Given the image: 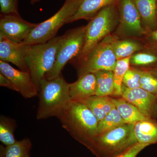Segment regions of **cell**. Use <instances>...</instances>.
<instances>
[{
	"mask_svg": "<svg viewBox=\"0 0 157 157\" xmlns=\"http://www.w3.org/2000/svg\"><path fill=\"white\" fill-rule=\"evenodd\" d=\"M56 117L72 137L90 150L98 135L99 121L88 107L81 102L71 100Z\"/></svg>",
	"mask_w": 157,
	"mask_h": 157,
	"instance_id": "6da1fadb",
	"label": "cell"
},
{
	"mask_svg": "<svg viewBox=\"0 0 157 157\" xmlns=\"http://www.w3.org/2000/svg\"><path fill=\"white\" fill-rule=\"evenodd\" d=\"M118 23L117 4L107 6L99 11L86 25L84 44L81 52L70 63L77 66L83 61L98 44L114 33Z\"/></svg>",
	"mask_w": 157,
	"mask_h": 157,
	"instance_id": "7a4b0ae2",
	"label": "cell"
},
{
	"mask_svg": "<svg viewBox=\"0 0 157 157\" xmlns=\"http://www.w3.org/2000/svg\"><path fill=\"white\" fill-rule=\"evenodd\" d=\"M36 119L42 120L56 117L71 101L70 86L62 74L53 79L44 78L39 85Z\"/></svg>",
	"mask_w": 157,
	"mask_h": 157,
	"instance_id": "3957f363",
	"label": "cell"
},
{
	"mask_svg": "<svg viewBox=\"0 0 157 157\" xmlns=\"http://www.w3.org/2000/svg\"><path fill=\"white\" fill-rule=\"evenodd\" d=\"M62 36L54 37L42 44L29 45L27 52V64L29 72L38 91L41 81L53 67L60 45Z\"/></svg>",
	"mask_w": 157,
	"mask_h": 157,
	"instance_id": "277c9868",
	"label": "cell"
},
{
	"mask_svg": "<svg viewBox=\"0 0 157 157\" xmlns=\"http://www.w3.org/2000/svg\"><path fill=\"white\" fill-rule=\"evenodd\" d=\"M82 0H66L63 5L54 15L40 23L31 32L23 42L28 45L42 44L54 37L60 29L73 16Z\"/></svg>",
	"mask_w": 157,
	"mask_h": 157,
	"instance_id": "5b68a950",
	"label": "cell"
},
{
	"mask_svg": "<svg viewBox=\"0 0 157 157\" xmlns=\"http://www.w3.org/2000/svg\"><path fill=\"white\" fill-rule=\"evenodd\" d=\"M134 125L125 124L97 135L90 150L98 157H101L102 155L115 156L135 144L133 136Z\"/></svg>",
	"mask_w": 157,
	"mask_h": 157,
	"instance_id": "8992f818",
	"label": "cell"
},
{
	"mask_svg": "<svg viewBox=\"0 0 157 157\" xmlns=\"http://www.w3.org/2000/svg\"><path fill=\"white\" fill-rule=\"evenodd\" d=\"M86 29V25L82 26L67 31L62 36L55 63L45 78L50 80L58 77L66 64L78 56L84 45Z\"/></svg>",
	"mask_w": 157,
	"mask_h": 157,
	"instance_id": "52a82bcc",
	"label": "cell"
},
{
	"mask_svg": "<svg viewBox=\"0 0 157 157\" xmlns=\"http://www.w3.org/2000/svg\"><path fill=\"white\" fill-rule=\"evenodd\" d=\"M116 39L111 34L94 48L85 59L77 65L78 77L100 70L113 71L117 61L113 49Z\"/></svg>",
	"mask_w": 157,
	"mask_h": 157,
	"instance_id": "ba28073f",
	"label": "cell"
},
{
	"mask_svg": "<svg viewBox=\"0 0 157 157\" xmlns=\"http://www.w3.org/2000/svg\"><path fill=\"white\" fill-rule=\"evenodd\" d=\"M119 23L112 35L118 39H142L147 35L134 0H120L117 4Z\"/></svg>",
	"mask_w": 157,
	"mask_h": 157,
	"instance_id": "9c48e42d",
	"label": "cell"
},
{
	"mask_svg": "<svg viewBox=\"0 0 157 157\" xmlns=\"http://www.w3.org/2000/svg\"><path fill=\"white\" fill-rule=\"evenodd\" d=\"M37 25L25 20L19 14L0 15V34L14 42H23Z\"/></svg>",
	"mask_w": 157,
	"mask_h": 157,
	"instance_id": "30bf717a",
	"label": "cell"
},
{
	"mask_svg": "<svg viewBox=\"0 0 157 157\" xmlns=\"http://www.w3.org/2000/svg\"><path fill=\"white\" fill-rule=\"evenodd\" d=\"M0 73L6 76L14 86L15 91L25 99L34 98L39 91L29 72L17 70L9 63L0 60Z\"/></svg>",
	"mask_w": 157,
	"mask_h": 157,
	"instance_id": "8fae6325",
	"label": "cell"
},
{
	"mask_svg": "<svg viewBox=\"0 0 157 157\" xmlns=\"http://www.w3.org/2000/svg\"><path fill=\"white\" fill-rule=\"evenodd\" d=\"M122 98L132 103L144 115L157 119V97L141 88L130 89L123 85Z\"/></svg>",
	"mask_w": 157,
	"mask_h": 157,
	"instance_id": "7c38bea8",
	"label": "cell"
},
{
	"mask_svg": "<svg viewBox=\"0 0 157 157\" xmlns=\"http://www.w3.org/2000/svg\"><path fill=\"white\" fill-rule=\"evenodd\" d=\"M28 47L23 42H14L0 34V60L12 63L19 70L29 72L26 61Z\"/></svg>",
	"mask_w": 157,
	"mask_h": 157,
	"instance_id": "4fadbf2b",
	"label": "cell"
},
{
	"mask_svg": "<svg viewBox=\"0 0 157 157\" xmlns=\"http://www.w3.org/2000/svg\"><path fill=\"white\" fill-rule=\"evenodd\" d=\"M71 100L79 101L96 95V77L94 73H89L78 77L76 81L69 83Z\"/></svg>",
	"mask_w": 157,
	"mask_h": 157,
	"instance_id": "5bb4252c",
	"label": "cell"
},
{
	"mask_svg": "<svg viewBox=\"0 0 157 157\" xmlns=\"http://www.w3.org/2000/svg\"><path fill=\"white\" fill-rule=\"evenodd\" d=\"M120 0H82L78 9L67 24L80 19L90 20L101 10L111 5L117 4Z\"/></svg>",
	"mask_w": 157,
	"mask_h": 157,
	"instance_id": "9a60e30c",
	"label": "cell"
},
{
	"mask_svg": "<svg viewBox=\"0 0 157 157\" xmlns=\"http://www.w3.org/2000/svg\"><path fill=\"white\" fill-rule=\"evenodd\" d=\"M133 136L135 144H157L156 120L147 118L135 124Z\"/></svg>",
	"mask_w": 157,
	"mask_h": 157,
	"instance_id": "2e32d148",
	"label": "cell"
},
{
	"mask_svg": "<svg viewBox=\"0 0 157 157\" xmlns=\"http://www.w3.org/2000/svg\"><path fill=\"white\" fill-rule=\"evenodd\" d=\"M147 33L157 29V0H134Z\"/></svg>",
	"mask_w": 157,
	"mask_h": 157,
	"instance_id": "e0dca14e",
	"label": "cell"
},
{
	"mask_svg": "<svg viewBox=\"0 0 157 157\" xmlns=\"http://www.w3.org/2000/svg\"><path fill=\"white\" fill-rule=\"evenodd\" d=\"M130 66L144 70L157 68V48L147 43L143 49L131 56Z\"/></svg>",
	"mask_w": 157,
	"mask_h": 157,
	"instance_id": "ac0fdd59",
	"label": "cell"
},
{
	"mask_svg": "<svg viewBox=\"0 0 157 157\" xmlns=\"http://www.w3.org/2000/svg\"><path fill=\"white\" fill-rule=\"evenodd\" d=\"M147 43L142 39L128 38L116 39L113 46L117 60L128 57L146 47Z\"/></svg>",
	"mask_w": 157,
	"mask_h": 157,
	"instance_id": "d6986e66",
	"label": "cell"
},
{
	"mask_svg": "<svg viewBox=\"0 0 157 157\" xmlns=\"http://www.w3.org/2000/svg\"><path fill=\"white\" fill-rule=\"evenodd\" d=\"M112 101L126 123L135 125L147 117L144 115L132 103L121 98H112Z\"/></svg>",
	"mask_w": 157,
	"mask_h": 157,
	"instance_id": "ffe728a7",
	"label": "cell"
},
{
	"mask_svg": "<svg viewBox=\"0 0 157 157\" xmlns=\"http://www.w3.org/2000/svg\"><path fill=\"white\" fill-rule=\"evenodd\" d=\"M88 107L100 121L110 112L114 105L112 98L107 97L93 96L79 101Z\"/></svg>",
	"mask_w": 157,
	"mask_h": 157,
	"instance_id": "44dd1931",
	"label": "cell"
},
{
	"mask_svg": "<svg viewBox=\"0 0 157 157\" xmlns=\"http://www.w3.org/2000/svg\"><path fill=\"white\" fill-rule=\"evenodd\" d=\"M96 77V96L107 97L114 94V82L113 71L100 70L94 73Z\"/></svg>",
	"mask_w": 157,
	"mask_h": 157,
	"instance_id": "7402d4cb",
	"label": "cell"
},
{
	"mask_svg": "<svg viewBox=\"0 0 157 157\" xmlns=\"http://www.w3.org/2000/svg\"><path fill=\"white\" fill-rule=\"evenodd\" d=\"M32 141L28 137L6 147L1 145V157H30Z\"/></svg>",
	"mask_w": 157,
	"mask_h": 157,
	"instance_id": "603a6c76",
	"label": "cell"
},
{
	"mask_svg": "<svg viewBox=\"0 0 157 157\" xmlns=\"http://www.w3.org/2000/svg\"><path fill=\"white\" fill-rule=\"evenodd\" d=\"M17 126V123L14 119L1 116L0 141L5 146H10L17 142L14 135V131Z\"/></svg>",
	"mask_w": 157,
	"mask_h": 157,
	"instance_id": "cb8c5ba5",
	"label": "cell"
},
{
	"mask_svg": "<svg viewBox=\"0 0 157 157\" xmlns=\"http://www.w3.org/2000/svg\"><path fill=\"white\" fill-rule=\"evenodd\" d=\"M125 124L126 123L114 106L110 112L103 119L99 121L98 135L104 134Z\"/></svg>",
	"mask_w": 157,
	"mask_h": 157,
	"instance_id": "d4e9b609",
	"label": "cell"
},
{
	"mask_svg": "<svg viewBox=\"0 0 157 157\" xmlns=\"http://www.w3.org/2000/svg\"><path fill=\"white\" fill-rule=\"evenodd\" d=\"M130 58L131 56L117 60V61L115 69L113 71L114 82V91L113 95L117 96L122 95V88L124 76L131 67Z\"/></svg>",
	"mask_w": 157,
	"mask_h": 157,
	"instance_id": "484cf974",
	"label": "cell"
},
{
	"mask_svg": "<svg viewBox=\"0 0 157 157\" xmlns=\"http://www.w3.org/2000/svg\"><path fill=\"white\" fill-rule=\"evenodd\" d=\"M140 88L157 97V77L147 70H141Z\"/></svg>",
	"mask_w": 157,
	"mask_h": 157,
	"instance_id": "4316f807",
	"label": "cell"
},
{
	"mask_svg": "<svg viewBox=\"0 0 157 157\" xmlns=\"http://www.w3.org/2000/svg\"><path fill=\"white\" fill-rule=\"evenodd\" d=\"M141 70L130 67L124 76L123 85L130 89L140 87Z\"/></svg>",
	"mask_w": 157,
	"mask_h": 157,
	"instance_id": "83f0119b",
	"label": "cell"
},
{
	"mask_svg": "<svg viewBox=\"0 0 157 157\" xmlns=\"http://www.w3.org/2000/svg\"><path fill=\"white\" fill-rule=\"evenodd\" d=\"M19 0H0L1 14H19L18 12Z\"/></svg>",
	"mask_w": 157,
	"mask_h": 157,
	"instance_id": "f1b7e54d",
	"label": "cell"
},
{
	"mask_svg": "<svg viewBox=\"0 0 157 157\" xmlns=\"http://www.w3.org/2000/svg\"><path fill=\"white\" fill-rule=\"evenodd\" d=\"M148 146L144 144L136 143L114 157H136L140 151Z\"/></svg>",
	"mask_w": 157,
	"mask_h": 157,
	"instance_id": "f546056e",
	"label": "cell"
},
{
	"mask_svg": "<svg viewBox=\"0 0 157 157\" xmlns=\"http://www.w3.org/2000/svg\"><path fill=\"white\" fill-rule=\"evenodd\" d=\"M144 39L147 44L157 48V29L148 33Z\"/></svg>",
	"mask_w": 157,
	"mask_h": 157,
	"instance_id": "4dcf8cb0",
	"label": "cell"
},
{
	"mask_svg": "<svg viewBox=\"0 0 157 157\" xmlns=\"http://www.w3.org/2000/svg\"><path fill=\"white\" fill-rule=\"evenodd\" d=\"M0 85L1 86L6 87L12 90L15 91L14 86L12 84L11 81L4 74L1 73H0Z\"/></svg>",
	"mask_w": 157,
	"mask_h": 157,
	"instance_id": "1f68e13d",
	"label": "cell"
},
{
	"mask_svg": "<svg viewBox=\"0 0 157 157\" xmlns=\"http://www.w3.org/2000/svg\"><path fill=\"white\" fill-rule=\"evenodd\" d=\"M147 71L150 72V73H151V74H152L153 75H154V76H157V68L153 69V70H147Z\"/></svg>",
	"mask_w": 157,
	"mask_h": 157,
	"instance_id": "d6a6232c",
	"label": "cell"
},
{
	"mask_svg": "<svg viewBox=\"0 0 157 157\" xmlns=\"http://www.w3.org/2000/svg\"><path fill=\"white\" fill-rule=\"evenodd\" d=\"M40 1V0H30V3L31 5H33Z\"/></svg>",
	"mask_w": 157,
	"mask_h": 157,
	"instance_id": "836d02e7",
	"label": "cell"
},
{
	"mask_svg": "<svg viewBox=\"0 0 157 157\" xmlns=\"http://www.w3.org/2000/svg\"></svg>",
	"mask_w": 157,
	"mask_h": 157,
	"instance_id": "e575fe53",
	"label": "cell"
}]
</instances>
